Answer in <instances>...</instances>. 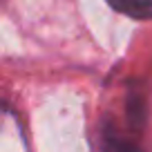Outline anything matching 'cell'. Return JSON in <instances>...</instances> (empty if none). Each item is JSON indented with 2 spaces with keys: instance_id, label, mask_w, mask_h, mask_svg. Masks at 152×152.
Returning <instances> with one entry per match:
<instances>
[{
  "instance_id": "cell-2",
  "label": "cell",
  "mask_w": 152,
  "mask_h": 152,
  "mask_svg": "<svg viewBox=\"0 0 152 152\" xmlns=\"http://www.w3.org/2000/svg\"><path fill=\"white\" fill-rule=\"evenodd\" d=\"M2 114H5V112H2V107H0V123H2Z\"/></svg>"
},
{
  "instance_id": "cell-1",
  "label": "cell",
  "mask_w": 152,
  "mask_h": 152,
  "mask_svg": "<svg viewBox=\"0 0 152 152\" xmlns=\"http://www.w3.org/2000/svg\"><path fill=\"white\" fill-rule=\"evenodd\" d=\"M112 9L137 20H152V0H107Z\"/></svg>"
}]
</instances>
